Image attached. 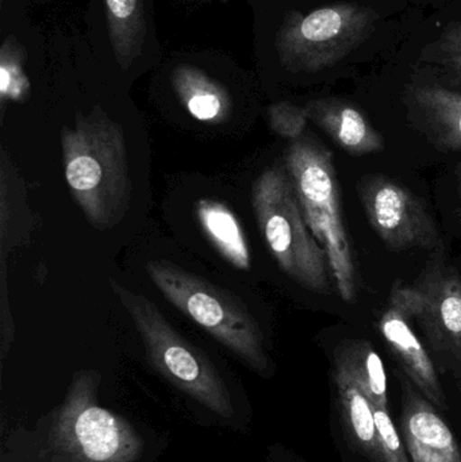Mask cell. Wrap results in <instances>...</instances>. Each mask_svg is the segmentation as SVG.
I'll use <instances>...</instances> for the list:
<instances>
[{
  "label": "cell",
  "instance_id": "cell-20",
  "mask_svg": "<svg viewBox=\"0 0 461 462\" xmlns=\"http://www.w3.org/2000/svg\"><path fill=\"white\" fill-rule=\"evenodd\" d=\"M379 462H410L402 436L395 428L389 407L373 406Z\"/></svg>",
  "mask_w": 461,
  "mask_h": 462
},
{
  "label": "cell",
  "instance_id": "cell-22",
  "mask_svg": "<svg viewBox=\"0 0 461 462\" xmlns=\"http://www.w3.org/2000/svg\"><path fill=\"white\" fill-rule=\"evenodd\" d=\"M438 57L449 79L461 86V23H454L438 41Z\"/></svg>",
  "mask_w": 461,
  "mask_h": 462
},
{
  "label": "cell",
  "instance_id": "cell-14",
  "mask_svg": "<svg viewBox=\"0 0 461 462\" xmlns=\"http://www.w3.org/2000/svg\"><path fill=\"white\" fill-rule=\"evenodd\" d=\"M108 38L116 60L129 69L152 38L149 0H103Z\"/></svg>",
  "mask_w": 461,
  "mask_h": 462
},
{
  "label": "cell",
  "instance_id": "cell-9",
  "mask_svg": "<svg viewBox=\"0 0 461 462\" xmlns=\"http://www.w3.org/2000/svg\"><path fill=\"white\" fill-rule=\"evenodd\" d=\"M427 298L420 317L440 368L461 390V279L454 269L436 263L420 282Z\"/></svg>",
  "mask_w": 461,
  "mask_h": 462
},
{
  "label": "cell",
  "instance_id": "cell-17",
  "mask_svg": "<svg viewBox=\"0 0 461 462\" xmlns=\"http://www.w3.org/2000/svg\"><path fill=\"white\" fill-rule=\"evenodd\" d=\"M198 222L206 238L217 252L237 269L251 268V252L245 234L233 211L217 200L202 199L197 203Z\"/></svg>",
  "mask_w": 461,
  "mask_h": 462
},
{
  "label": "cell",
  "instance_id": "cell-12",
  "mask_svg": "<svg viewBox=\"0 0 461 462\" xmlns=\"http://www.w3.org/2000/svg\"><path fill=\"white\" fill-rule=\"evenodd\" d=\"M309 118L352 156H367L384 149L381 133L362 110L337 97L311 100L306 105Z\"/></svg>",
  "mask_w": 461,
  "mask_h": 462
},
{
  "label": "cell",
  "instance_id": "cell-23",
  "mask_svg": "<svg viewBox=\"0 0 461 462\" xmlns=\"http://www.w3.org/2000/svg\"><path fill=\"white\" fill-rule=\"evenodd\" d=\"M427 307V298L420 285L395 284L390 293V309L402 315L405 319H420Z\"/></svg>",
  "mask_w": 461,
  "mask_h": 462
},
{
  "label": "cell",
  "instance_id": "cell-24",
  "mask_svg": "<svg viewBox=\"0 0 461 462\" xmlns=\"http://www.w3.org/2000/svg\"><path fill=\"white\" fill-rule=\"evenodd\" d=\"M2 312H0V318H2V345H0V356H2V361H5V356H7L8 349H10L11 344L14 339V323L13 318H11L10 307H8L7 290H5V263L3 261L2 268Z\"/></svg>",
  "mask_w": 461,
  "mask_h": 462
},
{
  "label": "cell",
  "instance_id": "cell-4",
  "mask_svg": "<svg viewBox=\"0 0 461 462\" xmlns=\"http://www.w3.org/2000/svg\"><path fill=\"white\" fill-rule=\"evenodd\" d=\"M146 272L170 303L245 365L257 374L270 371L264 334L240 299L168 261H149Z\"/></svg>",
  "mask_w": 461,
  "mask_h": 462
},
{
  "label": "cell",
  "instance_id": "cell-21",
  "mask_svg": "<svg viewBox=\"0 0 461 462\" xmlns=\"http://www.w3.org/2000/svg\"><path fill=\"white\" fill-rule=\"evenodd\" d=\"M268 121L276 134L292 143L306 134L310 118L306 107L290 102H279L268 108Z\"/></svg>",
  "mask_w": 461,
  "mask_h": 462
},
{
  "label": "cell",
  "instance_id": "cell-2",
  "mask_svg": "<svg viewBox=\"0 0 461 462\" xmlns=\"http://www.w3.org/2000/svg\"><path fill=\"white\" fill-rule=\"evenodd\" d=\"M286 171L294 184L303 216L329 261L330 273L346 303L357 300L356 266L344 224L340 184L333 154L313 135L292 141Z\"/></svg>",
  "mask_w": 461,
  "mask_h": 462
},
{
  "label": "cell",
  "instance_id": "cell-19",
  "mask_svg": "<svg viewBox=\"0 0 461 462\" xmlns=\"http://www.w3.org/2000/svg\"><path fill=\"white\" fill-rule=\"evenodd\" d=\"M30 92V81L23 68L21 46L13 37L3 42L0 51V97L3 105L22 102Z\"/></svg>",
  "mask_w": 461,
  "mask_h": 462
},
{
  "label": "cell",
  "instance_id": "cell-16",
  "mask_svg": "<svg viewBox=\"0 0 461 462\" xmlns=\"http://www.w3.org/2000/svg\"><path fill=\"white\" fill-rule=\"evenodd\" d=\"M336 391L344 426L352 442L365 457L379 462L378 437L373 402L343 366L335 364Z\"/></svg>",
  "mask_w": 461,
  "mask_h": 462
},
{
  "label": "cell",
  "instance_id": "cell-3",
  "mask_svg": "<svg viewBox=\"0 0 461 462\" xmlns=\"http://www.w3.org/2000/svg\"><path fill=\"white\" fill-rule=\"evenodd\" d=\"M111 288L134 323L152 366L181 393L230 420L235 415L232 395L210 358L184 338L145 296L114 280Z\"/></svg>",
  "mask_w": 461,
  "mask_h": 462
},
{
  "label": "cell",
  "instance_id": "cell-7",
  "mask_svg": "<svg viewBox=\"0 0 461 462\" xmlns=\"http://www.w3.org/2000/svg\"><path fill=\"white\" fill-rule=\"evenodd\" d=\"M378 14L367 5L338 3L311 13L287 14L276 37L279 59L295 73H317L351 56L373 34Z\"/></svg>",
  "mask_w": 461,
  "mask_h": 462
},
{
  "label": "cell",
  "instance_id": "cell-10",
  "mask_svg": "<svg viewBox=\"0 0 461 462\" xmlns=\"http://www.w3.org/2000/svg\"><path fill=\"white\" fill-rule=\"evenodd\" d=\"M401 436L410 462H461V448L449 426L410 382L401 376Z\"/></svg>",
  "mask_w": 461,
  "mask_h": 462
},
{
  "label": "cell",
  "instance_id": "cell-8",
  "mask_svg": "<svg viewBox=\"0 0 461 462\" xmlns=\"http://www.w3.org/2000/svg\"><path fill=\"white\" fill-rule=\"evenodd\" d=\"M357 194L371 227L395 250L438 246L440 236L420 198L386 176H365Z\"/></svg>",
  "mask_w": 461,
  "mask_h": 462
},
{
  "label": "cell",
  "instance_id": "cell-13",
  "mask_svg": "<svg viewBox=\"0 0 461 462\" xmlns=\"http://www.w3.org/2000/svg\"><path fill=\"white\" fill-rule=\"evenodd\" d=\"M409 102L422 132L438 148L461 151V92L440 86H416Z\"/></svg>",
  "mask_w": 461,
  "mask_h": 462
},
{
  "label": "cell",
  "instance_id": "cell-6",
  "mask_svg": "<svg viewBox=\"0 0 461 462\" xmlns=\"http://www.w3.org/2000/svg\"><path fill=\"white\" fill-rule=\"evenodd\" d=\"M100 374H75L51 425V442L68 462H137L143 439L127 422L97 402Z\"/></svg>",
  "mask_w": 461,
  "mask_h": 462
},
{
  "label": "cell",
  "instance_id": "cell-18",
  "mask_svg": "<svg viewBox=\"0 0 461 462\" xmlns=\"http://www.w3.org/2000/svg\"><path fill=\"white\" fill-rule=\"evenodd\" d=\"M335 364L343 366L351 374L373 406L389 407L386 368L370 342L351 341L341 345L336 352Z\"/></svg>",
  "mask_w": 461,
  "mask_h": 462
},
{
  "label": "cell",
  "instance_id": "cell-1",
  "mask_svg": "<svg viewBox=\"0 0 461 462\" xmlns=\"http://www.w3.org/2000/svg\"><path fill=\"white\" fill-rule=\"evenodd\" d=\"M62 162L70 194L87 222L110 230L124 219L132 197L124 129L100 107L61 130Z\"/></svg>",
  "mask_w": 461,
  "mask_h": 462
},
{
  "label": "cell",
  "instance_id": "cell-5",
  "mask_svg": "<svg viewBox=\"0 0 461 462\" xmlns=\"http://www.w3.org/2000/svg\"><path fill=\"white\" fill-rule=\"evenodd\" d=\"M257 225L279 266L303 288L327 293L332 273L327 253L311 233L287 171L270 168L254 181Z\"/></svg>",
  "mask_w": 461,
  "mask_h": 462
},
{
  "label": "cell",
  "instance_id": "cell-11",
  "mask_svg": "<svg viewBox=\"0 0 461 462\" xmlns=\"http://www.w3.org/2000/svg\"><path fill=\"white\" fill-rule=\"evenodd\" d=\"M379 331L409 382L438 409H447L438 369L408 319L389 309L379 319Z\"/></svg>",
  "mask_w": 461,
  "mask_h": 462
},
{
  "label": "cell",
  "instance_id": "cell-15",
  "mask_svg": "<svg viewBox=\"0 0 461 462\" xmlns=\"http://www.w3.org/2000/svg\"><path fill=\"white\" fill-rule=\"evenodd\" d=\"M171 80L173 91L192 118L205 124H222L229 118L233 107L229 92L205 70L194 65H179Z\"/></svg>",
  "mask_w": 461,
  "mask_h": 462
},
{
  "label": "cell",
  "instance_id": "cell-25",
  "mask_svg": "<svg viewBox=\"0 0 461 462\" xmlns=\"http://www.w3.org/2000/svg\"><path fill=\"white\" fill-rule=\"evenodd\" d=\"M457 183H459V194L461 198V164L457 167Z\"/></svg>",
  "mask_w": 461,
  "mask_h": 462
}]
</instances>
